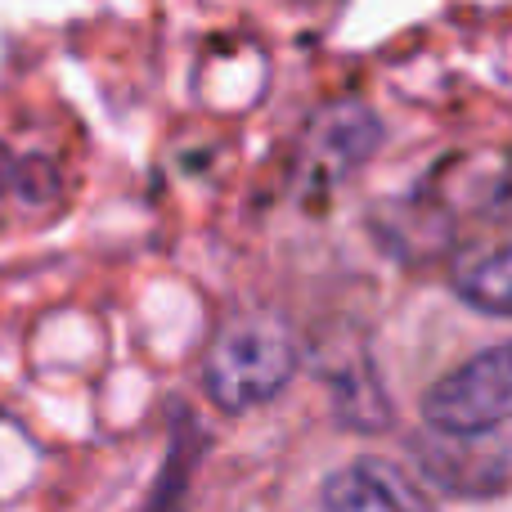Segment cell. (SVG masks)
Masks as SVG:
<instances>
[{
    "label": "cell",
    "instance_id": "6da1fadb",
    "mask_svg": "<svg viewBox=\"0 0 512 512\" xmlns=\"http://www.w3.org/2000/svg\"><path fill=\"white\" fill-rule=\"evenodd\" d=\"M297 373V342L274 319H239L212 342L203 360V391L225 414L274 400Z\"/></svg>",
    "mask_w": 512,
    "mask_h": 512
},
{
    "label": "cell",
    "instance_id": "7a4b0ae2",
    "mask_svg": "<svg viewBox=\"0 0 512 512\" xmlns=\"http://www.w3.org/2000/svg\"><path fill=\"white\" fill-rule=\"evenodd\" d=\"M423 423L445 441H481L512 423V342L486 346L423 396Z\"/></svg>",
    "mask_w": 512,
    "mask_h": 512
},
{
    "label": "cell",
    "instance_id": "3957f363",
    "mask_svg": "<svg viewBox=\"0 0 512 512\" xmlns=\"http://www.w3.org/2000/svg\"><path fill=\"white\" fill-rule=\"evenodd\" d=\"M382 140V122L364 104H337L310 126L306 135V162H310V185H337L351 176L360 162Z\"/></svg>",
    "mask_w": 512,
    "mask_h": 512
},
{
    "label": "cell",
    "instance_id": "277c9868",
    "mask_svg": "<svg viewBox=\"0 0 512 512\" xmlns=\"http://www.w3.org/2000/svg\"><path fill=\"white\" fill-rule=\"evenodd\" d=\"M319 512H432L414 481L378 459H360L337 468L319 490Z\"/></svg>",
    "mask_w": 512,
    "mask_h": 512
},
{
    "label": "cell",
    "instance_id": "5b68a950",
    "mask_svg": "<svg viewBox=\"0 0 512 512\" xmlns=\"http://www.w3.org/2000/svg\"><path fill=\"white\" fill-rule=\"evenodd\" d=\"M459 297L481 315H508L512 319V248L477 256L459 274Z\"/></svg>",
    "mask_w": 512,
    "mask_h": 512
}]
</instances>
